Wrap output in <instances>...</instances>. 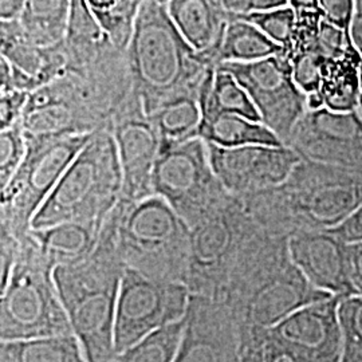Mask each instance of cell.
I'll return each instance as SVG.
<instances>
[{
    "mask_svg": "<svg viewBox=\"0 0 362 362\" xmlns=\"http://www.w3.org/2000/svg\"><path fill=\"white\" fill-rule=\"evenodd\" d=\"M274 236L333 230L362 204V173L302 160L282 184L242 199Z\"/></svg>",
    "mask_w": 362,
    "mask_h": 362,
    "instance_id": "cell-1",
    "label": "cell"
},
{
    "mask_svg": "<svg viewBox=\"0 0 362 362\" xmlns=\"http://www.w3.org/2000/svg\"><path fill=\"white\" fill-rule=\"evenodd\" d=\"M291 258L288 239L264 230L247 247L221 302L233 313L240 334L279 324L293 313L326 298Z\"/></svg>",
    "mask_w": 362,
    "mask_h": 362,
    "instance_id": "cell-2",
    "label": "cell"
},
{
    "mask_svg": "<svg viewBox=\"0 0 362 362\" xmlns=\"http://www.w3.org/2000/svg\"><path fill=\"white\" fill-rule=\"evenodd\" d=\"M118 219L117 204L90 255L54 270L73 334L90 362H109L116 354L117 299L127 270L118 242Z\"/></svg>",
    "mask_w": 362,
    "mask_h": 362,
    "instance_id": "cell-3",
    "label": "cell"
},
{
    "mask_svg": "<svg viewBox=\"0 0 362 362\" xmlns=\"http://www.w3.org/2000/svg\"><path fill=\"white\" fill-rule=\"evenodd\" d=\"M133 90L146 115L170 98L200 93L215 69L184 39L167 0H145L127 49Z\"/></svg>",
    "mask_w": 362,
    "mask_h": 362,
    "instance_id": "cell-4",
    "label": "cell"
},
{
    "mask_svg": "<svg viewBox=\"0 0 362 362\" xmlns=\"http://www.w3.org/2000/svg\"><path fill=\"white\" fill-rule=\"evenodd\" d=\"M122 196V170L112 130H98L78 153L33 220V230L65 221H105Z\"/></svg>",
    "mask_w": 362,
    "mask_h": 362,
    "instance_id": "cell-5",
    "label": "cell"
},
{
    "mask_svg": "<svg viewBox=\"0 0 362 362\" xmlns=\"http://www.w3.org/2000/svg\"><path fill=\"white\" fill-rule=\"evenodd\" d=\"M54 270L31 233H27L13 272L0 287L1 342L73 334Z\"/></svg>",
    "mask_w": 362,
    "mask_h": 362,
    "instance_id": "cell-6",
    "label": "cell"
},
{
    "mask_svg": "<svg viewBox=\"0 0 362 362\" xmlns=\"http://www.w3.org/2000/svg\"><path fill=\"white\" fill-rule=\"evenodd\" d=\"M118 207V242L127 269L185 285L191 247L185 220L157 194L136 203L119 200Z\"/></svg>",
    "mask_w": 362,
    "mask_h": 362,
    "instance_id": "cell-7",
    "label": "cell"
},
{
    "mask_svg": "<svg viewBox=\"0 0 362 362\" xmlns=\"http://www.w3.org/2000/svg\"><path fill=\"white\" fill-rule=\"evenodd\" d=\"M263 231L243 202L230 194L191 227L185 285L192 296L221 300L247 247Z\"/></svg>",
    "mask_w": 362,
    "mask_h": 362,
    "instance_id": "cell-8",
    "label": "cell"
},
{
    "mask_svg": "<svg viewBox=\"0 0 362 362\" xmlns=\"http://www.w3.org/2000/svg\"><path fill=\"white\" fill-rule=\"evenodd\" d=\"M93 134L27 137L23 163L0 191V223L23 239L33 220Z\"/></svg>",
    "mask_w": 362,
    "mask_h": 362,
    "instance_id": "cell-9",
    "label": "cell"
},
{
    "mask_svg": "<svg viewBox=\"0 0 362 362\" xmlns=\"http://www.w3.org/2000/svg\"><path fill=\"white\" fill-rule=\"evenodd\" d=\"M152 191L163 197L189 228L230 196L211 165L208 144L200 137L160 148Z\"/></svg>",
    "mask_w": 362,
    "mask_h": 362,
    "instance_id": "cell-10",
    "label": "cell"
},
{
    "mask_svg": "<svg viewBox=\"0 0 362 362\" xmlns=\"http://www.w3.org/2000/svg\"><path fill=\"white\" fill-rule=\"evenodd\" d=\"M189 299L191 293L184 284L160 281L127 269L117 299L116 353L161 327L184 320Z\"/></svg>",
    "mask_w": 362,
    "mask_h": 362,
    "instance_id": "cell-11",
    "label": "cell"
},
{
    "mask_svg": "<svg viewBox=\"0 0 362 362\" xmlns=\"http://www.w3.org/2000/svg\"><path fill=\"white\" fill-rule=\"evenodd\" d=\"M218 69L233 74L255 105L262 124L285 144L309 109L285 52L250 64H221Z\"/></svg>",
    "mask_w": 362,
    "mask_h": 362,
    "instance_id": "cell-12",
    "label": "cell"
},
{
    "mask_svg": "<svg viewBox=\"0 0 362 362\" xmlns=\"http://www.w3.org/2000/svg\"><path fill=\"white\" fill-rule=\"evenodd\" d=\"M285 145L302 160L362 173L361 112L308 109Z\"/></svg>",
    "mask_w": 362,
    "mask_h": 362,
    "instance_id": "cell-13",
    "label": "cell"
},
{
    "mask_svg": "<svg viewBox=\"0 0 362 362\" xmlns=\"http://www.w3.org/2000/svg\"><path fill=\"white\" fill-rule=\"evenodd\" d=\"M112 134L122 170L121 200L136 203L152 196V176L161 143L134 90L113 117Z\"/></svg>",
    "mask_w": 362,
    "mask_h": 362,
    "instance_id": "cell-14",
    "label": "cell"
},
{
    "mask_svg": "<svg viewBox=\"0 0 362 362\" xmlns=\"http://www.w3.org/2000/svg\"><path fill=\"white\" fill-rule=\"evenodd\" d=\"M209 160L226 191L238 199L282 184L302 161L286 145H247L220 148L209 145Z\"/></svg>",
    "mask_w": 362,
    "mask_h": 362,
    "instance_id": "cell-15",
    "label": "cell"
},
{
    "mask_svg": "<svg viewBox=\"0 0 362 362\" xmlns=\"http://www.w3.org/2000/svg\"><path fill=\"white\" fill-rule=\"evenodd\" d=\"M173 362H242V334L221 300L192 296Z\"/></svg>",
    "mask_w": 362,
    "mask_h": 362,
    "instance_id": "cell-16",
    "label": "cell"
},
{
    "mask_svg": "<svg viewBox=\"0 0 362 362\" xmlns=\"http://www.w3.org/2000/svg\"><path fill=\"white\" fill-rule=\"evenodd\" d=\"M0 57L11 67L7 91L22 90L31 94L65 74L67 62L62 42L52 46H39L27 37L18 19L0 22Z\"/></svg>",
    "mask_w": 362,
    "mask_h": 362,
    "instance_id": "cell-17",
    "label": "cell"
},
{
    "mask_svg": "<svg viewBox=\"0 0 362 362\" xmlns=\"http://www.w3.org/2000/svg\"><path fill=\"white\" fill-rule=\"evenodd\" d=\"M294 263L313 285L330 296H356L350 282L348 243L333 230L300 233L288 239Z\"/></svg>",
    "mask_w": 362,
    "mask_h": 362,
    "instance_id": "cell-18",
    "label": "cell"
},
{
    "mask_svg": "<svg viewBox=\"0 0 362 362\" xmlns=\"http://www.w3.org/2000/svg\"><path fill=\"white\" fill-rule=\"evenodd\" d=\"M167 8L184 39L216 67L220 45L231 21L224 0H168Z\"/></svg>",
    "mask_w": 362,
    "mask_h": 362,
    "instance_id": "cell-19",
    "label": "cell"
},
{
    "mask_svg": "<svg viewBox=\"0 0 362 362\" xmlns=\"http://www.w3.org/2000/svg\"><path fill=\"white\" fill-rule=\"evenodd\" d=\"M105 221H65L46 228H31L30 233L45 258L57 269L88 258L100 240Z\"/></svg>",
    "mask_w": 362,
    "mask_h": 362,
    "instance_id": "cell-20",
    "label": "cell"
},
{
    "mask_svg": "<svg viewBox=\"0 0 362 362\" xmlns=\"http://www.w3.org/2000/svg\"><path fill=\"white\" fill-rule=\"evenodd\" d=\"M362 94V57L357 50L329 61L321 89L308 97L309 109L326 107L333 112L358 110Z\"/></svg>",
    "mask_w": 362,
    "mask_h": 362,
    "instance_id": "cell-21",
    "label": "cell"
},
{
    "mask_svg": "<svg viewBox=\"0 0 362 362\" xmlns=\"http://www.w3.org/2000/svg\"><path fill=\"white\" fill-rule=\"evenodd\" d=\"M148 117L160 137V148L196 139L202 124L200 93L176 95L160 105Z\"/></svg>",
    "mask_w": 362,
    "mask_h": 362,
    "instance_id": "cell-22",
    "label": "cell"
},
{
    "mask_svg": "<svg viewBox=\"0 0 362 362\" xmlns=\"http://www.w3.org/2000/svg\"><path fill=\"white\" fill-rule=\"evenodd\" d=\"M199 137L220 148L247 145H285L264 124L238 115L202 117Z\"/></svg>",
    "mask_w": 362,
    "mask_h": 362,
    "instance_id": "cell-23",
    "label": "cell"
},
{
    "mask_svg": "<svg viewBox=\"0 0 362 362\" xmlns=\"http://www.w3.org/2000/svg\"><path fill=\"white\" fill-rule=\"evenodd\" d=\"M285 50L267 38L258 27L231 13V21L216 57V67L221 64H250L269 58Z\"/></svg>",
    "mask_w": 362,
    "mask_h": 362,
    "instance_id": "cell-24",
    "label": "cell"
},
{
    "mask_svg": "<svg viewBox=\"0 0 362 362\" xmlns=\"http://www.w3.org/2000/svg\"><path fill=\"white\" fill-rule=\"evenodd\" d=\"M202 117L211 115H238L260 121L258 110L247 91L233 74L215 67L200 91Z\"/></svg>",
    "mask_w": 362,
    "mask_h": 362,
    "instance_id": "cell-25",
    "label": "cell"
},
{
    "mask_svg": "<svg viewBox=\"0 0 362 362\" xmlns=\"http://www.w3.org/2000/svg\"><path fill=\"white\" fill-rule=\"evenodd\" d=\"M0 362H90L77 337L0 342Z\"/></svg>",
    "mask_w": 362,
    "mask_h": 362,
    "instance_id": "cell-26",
    "label": "cell"
},
{
    "mask_svg": "<svg viewBox=\"0 0 362 362\" xmlns=\"http://www.w3.org/2000/svg\"><path fill=\"white\" fill-rule=\"evenodd\" d=\"M71 0H28L18 18L27 37L39 46H52L66 35Z\"/></svg>",
    "mask_w": 362,
    "mask_h": 362,
    "instance_id": "cell-27",
    "label": "cell"
},
{
    "mask_svg": "<svg viewBox=\"0 0 362 362\" xmlns=\"http://www.w3.org/2000/svg\"><path fill=\"white\" fill-rule=\"evenodd\" d=\"M145 0H86L91 13L117 49L127 52Z\"/></svg>",
    "mask_w": 362,
    "mask_h": 362,
    "instance_id": "cell-28",
    "label": "cell"
},
{
    "mask_svg": "<svg viewBox=\"0 0 362 362\" xmlns=\"http://www.w3.org/2000/svg\"><path fill=\"white\" fill-rule=\"evenodd\" d=\"M185 318L144 337L116 353L109 362H173L180 346Z\"/></svg>",
    "mask_w": 362,
    "mask_h": 362,
    "instance_id": "cell-29",
    "label": "cell"
},
{
    "mask_svg": "<svg viewBox=\"0 0 362 362\" xmlns=\"http://www.w3.org/2000/svg\"><path fill=\"white\" fill-rule=\"evenodd\" d=\"M242 362H317L287 348L266 329H251L242 334Z\"/></svg>",
    "mask_w": 362,
    "mask_h": 362,
    "instance_id": "cell-30",
    "label": "cell"
},
{
    "mask_svg": "<svg viewBox=\"0 0 362 362\" xmlns=\"http://www.w3.org/2000/svg\"><path fill=\"white\" fill-rule=\"evenodd\" d=\"M233 15L258 27L267 38L272 39L274 43L281 46L285 50V54L291 52L296 34L297 15L290 6L269 11Z\"/></svg>",
    "mask_w": 362,
    "mask_h": 362,
    "instance_id": "cell-31",
    "label": "cell"
},
{
    "mask_svg": "<svg viewBox=\"0 0 362 362\" xmlns=\"http://www.w3.org/2000/svg\"><path fill=\"white\" fill-rule=\"evenodd\" d=\"M338 317L344 337L341 362H362V296L342 298Z\"/></svg>",
    "mask_w": 362,
    "mask_h": 362,
    "instance_id": "cell-32",
    "label": "cell"
},
{
    "mask_svg": "<svg viewBox=\"0 0 362 362\" xmlns=\"http://www.w3.org/2000/svg\"><path fill=\"white\" fill-rule=\"evenodd\" d=\"M27 137L22 121L6 130H0V191L11 181L25 160Z\"/></svg>",
    "mask_w": 362,
    "mask_h": 362,
    "instance_id": "cell-33",
    "label": "cell"
},
{
    "mask_svg": "<svg viewBox=\"0 0 362 362\" xmlns=\"http://www.w3.org/2000/svg\"><path fill=\"white\" fill-rule=\"evenodd\" d=\"M28 97L27 91L0 93V130L8 129L22 121Z\"/></svg>",
    "mask_w": 362,
    "mask_h": 362,
    "instance_id": "cell-34",
    "label": "cell"
},
{
    "mask_svg": "<svg viewBox=\"0 0 362 362\" xmlns=\"http://www.w3.org/2000/svg\"><path fill=\"white\" fill-rule=\"evenodd\" d=\"M324 18L337 27L349 33L356 0H318Z\"/></svg>",
    "mask_w": 362,
    "mask_h": 362,
    "instance_id": "cell-35",
    "label": "cell"
},
{
    "mask_svg": "<svg viewBox=\"0 0 362 362\" xmlns=\"http://www.w3.org/2000/svg\"><path fill=\"white\" fill-rule=\"evenodd\" d=\"M224 6L233 13H251L286 7L288 0H224Z\"/></svg>",
    "mask_w": 362,
    "mask_h": 362,
    "instance_id": "cell-36",
    "label": "cell"
},
{
    "mask_svg": "<svg viewBox=\"0 0 362 362\" xmlns=\"http://www.w3.org/2000/svg\"><path fill=\"white\" fill-rule=\"evenodd\" d=\"M333 233L348 245L362 242V204L341 226L333 228Z\"/></svg>",
    "mask_w": 362,
    "mask_h": 362,
    "instance_id": "cell-37",
    "label": "cell"
},
{
    "mask_svg": "<svg viewBox=\"0 0 362 362\" xmlns=\"http://www.w3.org/2000/svg\"><path fill=\"white\" fill-rule=\"evenodd\" d=\"M348 263L354 294L362 296V242L348 245Z\"/></svg>",
    "mask_w": 362,
    "mask_h": 362,
    "instance_id": "cell-38",
    "label": "cell"
},
{
    "mask_svg": "<svg viewBox=\"0 0 362 362\" xmlns=\"http://www.w3.org/2000/svg\"><path fill=\"white\" fill-rule=\"evenodd\" d=\"M349 35L353 46L362 57V0L354 1V13L350 23Z\"/></svg>",
    "mask_w": 362,
    "mask_h": 362,
    "instance_id": "cell-39",
    "label": "cell"
},
{
    "mask_svg": "<svg viewBox=\"0 0 362 362\" xmlns=\"http://www.w3.org/2000/svg\"><path fill=\"white\" fill-rule=\"evenodd\" d=\"M28 0H0V21H13L21 16Z\"/></svg>",
    "mask_w": 362,
    "mask_h": 362,
    "instance_id": "cell-40",
    "label": "cell"
},
{
    "mask_svg": "<svg viewBox=\"0 0 362 362\" xmlns=\"http://www.w3.org/2000/svg\"><path fill=\"white\" fill-rule=\"evenodd\" d=\"M288 6L294 11L320 10V1L318 0H288Z\"/></svg>",
    "mask_w": 362,
    "mask_h": 362,
    "instance_id": "cell-41",
    "label": "cell"
},
{
    "mask_svg": "<svg viewBox=\"0 0 362 362\" xmlns=\"http://www.w3.org/2000/svg\"><path fill=\"white\" fill-rule=\"evenodd\" d=\"M358 110H360V112H361V115H362V94H361V100H360V107H358Z\"/></svg>",
    "mask_w": 362,
    "mask_h": 362,
    "instance_id": "cell-42",
    "label": "cell"
},
{
    "mask_svg": "<svg viewBox=\"0 0 362 362\" xmlns=\"http://www.w3.org/2000/svg\"><path fill=\"white\" fill-rule=\"evenodd\" d=\"M167 1H168V0H167Z\"/></svg>",
    "mask_w": 362,
    "mask_h": 362,
    "instance_id": "cell-43",
    "label": "cell"
}]
</instances>
